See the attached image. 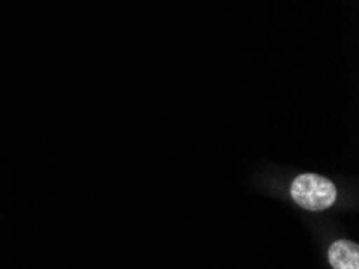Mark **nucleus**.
Segmentation results:
<instances>
[{"label":"nucleus","instance_id":"1","mask_svg":"<svg viewBox=\"0 0 359 269\" xmlns=\"http://www.w3.org/2000/svg\"><path fill=\"white\" fill-rule=\"evenodd\" d=\"M292 197L309 211H320L337 200V189L329 179L318 174H302L293 181Z\"/></svg>","mask_w":359,"mask_h":269},{"label":"nucleus","instance_id":"2","mask_svg":"<svg viewBox=\"0 0 359 269\" xmlns=\"http://www.w3.org/2000/svg\"><path fill=\"white\" fill-rule=\"evenodd\" d=\"M329 261L334 269H359V249L348 240H339L329 249Z\"/></svg>","mask_w":359,"mask_h":269}]
</instances>
